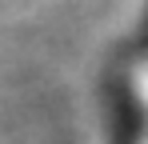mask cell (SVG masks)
Wrapping results in <instances>:
<instances>
[{
    "mask_svg": "<svg viewBox=\"0 0 148 144\" xmlns=\"http://www.w3.org/2000/svg\"><path fill=\"white\" fill-rule=\"evenodd\" d=\"M112 144H148V36L112 68L108 112Z\"/></svg>",
    "mask_w": 148,
    "mask_h": 144,
    "instance_id": "1",
    "label": "cell"
}]
</instances>
